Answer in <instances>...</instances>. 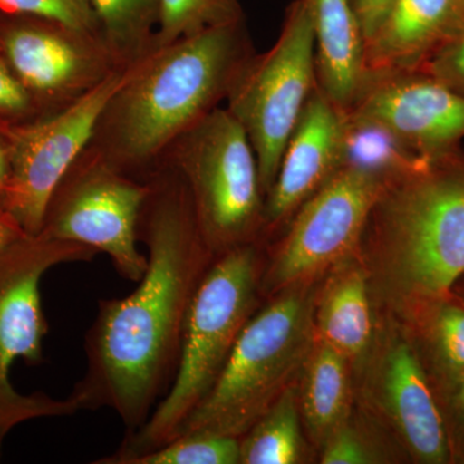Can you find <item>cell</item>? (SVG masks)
Here are the masks:
<instances>
[{
    "label": "cell",
    "mask_w": 464,
    "mask_h": 464,
    "mask_svg": "<svg viewBox=\"0 0 464 464\" xmlns=\"http://www.w3.org/2000/svg\"><path fill=\"white\" fill-rule=\"evenodd\" d=\"M139 221L148 267L127 297L102 299L87 334V371L72 398L81 411L109 408L130 433L149 420L179 365L183 324L215 255L185 182L161 164Z\"/></svg>",
    "instance_id": "1"
},
{
    "label": "cell",
    "mask_w": 464,
    "mask_h": 464,
    "mask_svg": "<svg viewBox=\"0 0 464 464\" xmlns=\"http://www.w3.org/2000/svg\"><path fill=\"white\" fill-rule=\"evenodd\" d=\"M252 53L246 18L152 48L110 97L87 148L149 182L176 140L221 108Z\"/></svg>",
    "instance_id": "2"
},
{
    "label": "cell",
    "mask_w": 464,
    "mask_h": 464,
    "mask_svg": "<svg viewBox=\"0 0 464 464\" xmlns=\"http://www.w3.org/2000/svg\"><path fill=\"white\" fill-rule=\"evenodd\" d=\"M259 261L255 243L215 256L188 307L169 390L139 430L125 433L114 454L94 463L127 464L179 435L215 386L241 331L256 313L262 274Z\"/></svg>",
    "instance_id": "3"
},
{
    "label": "cell",
    "mask_w": 464,
    "mask_h": 464,
    "mask_svg": "<svg viewBox=\"0 0 464 464\" xmlns=\"http://www.w3.org/2000/svg\"><path fill=\"white\" fill-rule=\"evenodd\" d=\"M390 277L414 304L447 298L464 275V151L391 185L372 212Z\"/></svg>",
    "instance_id": "4"
},
{
    "label": "cell",
    "mask_w": 464,
    "mask_h": 464,
    "mask_svg": "<svg viewBox=\"0 0 464 464\" xmlns=\"http://www.w3.org/2000/svg\"><path fill=\"white\" fill-rule=\"evenodd\" d=\"M315 335V310L307 293H286L256 311L215 386L177 436L210 432L243 438L306 366Z\"/></svg>",
    "instance_id": "5"
},
{
    "label": "cell",
    "mask_w": 464,
    "mask_h": 464,
    "mask_svg": "<svg viewBox=\"0 0 464 464\" xmlns=\"http://www.w3.org/2000/svg\"><path fill=\"white\" fill-rule=\"evenodd\" d=\"M161 164L174 168L185 182L213 255L255 243L265 210L257 158L248 134L227 109L213 110L183 133Z\"/></svg>",
    "instance_id": "6"
},
{
    "label": "cell",
    "mask_w": 464,
    "mask_h": 464,
    "mask_svg": "<svg viewBox=\"0 0 464 464\" xmlns=\"http://www.w3.org/2000/svg\"><path fill=\"white\" fill-rule=\"evenodd\" d=\"M315 52L313 3L295 0L274 47L244 61L226 97V109L255 150L265 198L273 188L290 134L316 87Z\"/></svg>",
    "instance_id": "7"
},
{
    "label": "cell",
    "mask_w": 464,
    "mask_h": 464,
    "mask_svg": "<svg viewBox=\"0 0 464 464\" xmlns=\"http://www.w3.org/2000/svg\"><path fill=\"white\" fill-rule=\"evenodd\" d=\"M149 191V182L127 176L85 148L52 192L39 232L105 253L116 273L139 283L148 267L137 243Z\"/></svg>",
    "instance_id": "8"
},
{
    "label": "cell",
    "mask_w": 464,
    "mask_h": 464,
    "mask_svg": "<svg viewBox=\"0 0 464 464\" xmlns=\"http://www.w3.org/2000/svg\"><path fill=\"white\" fill-rule=\"evenodd\" d=\"M0 58L39 118L57 114L123 69L99 36L0 8Z\"/></svg>",
    "instance_id": "9"
},
{
    "label": "cell",
    "mask_w": 464,
    "mask_h": 464,
    "mask_svg": "<svg viewBox=\"0 0 464 464\" xmlns=\"http://www.w3.org/2000/svg\"><path fill=\"white\" fill-rule=\"evenodd\" d=\"M390 188L378 177L341 168L299 207L261 286L280 290L341 261L362 240L372 212Z\"/></svg>",
    "instance_id": "10"
},
{
    "label": "cell",
    "mask_w": 464,
    "mask_h": 464,
    "mask_svg": "<svg viewBox=\"0 0 464 464\" xmlns=\"http://www.w3.org/2000/svg\"><path fill=\"white\" fill-rule=\"evenodd\" d=\"M130 67L116 70L69 108L9 134L11 181L7 210L26 234L41 231L52 192L90 145L101 112L123 84Z\"/></svg>",
    "instance_id": "11"
},
{
    "label": "cell",
    "mask_w": 464,
    "mask_h": 464,
    "mask_svg": "<svg viewBox=\"0 0 464 464\" xmlns=\"http://www.w3.org/2000/svg\"><path fill=\"white\" fill-rule=\"evenodd\" d=\"M346 112L386 125L430 163L464 139V97L420 70L366 75Z\"/></svg>",
    "instance_id": "12"
},
{
    "label": "cell",
    "mask_w": 464,
    "mask_h": 464,
    "mask_svg": "<svg viewBox=\"0 0 464 464\" xmlns=\"http://www.w3.org/2000/svg\"><path fill=\"white\" fill-rule=\"evenodd\" d=\"M96 249L45 235H24L0 248V377L9 378L14 360L43 362L50 331L42 306L41 280L50 268L90 262Z\"/></svg>",
    "instance_id": "13"
},
{
    "label": "cell",
    "mask_w": 464,
    "mask_h": 464,
    "mask_svg": "<svg viewBox=\"0 0 464 464\" xmlns=\"http://www.w3.org/2000/svg\"><path fill=\"white\" fill-rule=\"evenodd\" d=\"M342 112L319 84L290 134L273 188L265 198L264 226L295 215L342 167Z\"/></svg>",
    "instance_id": "14"
},
{
    "label": "cell",
    "mask_w": 464,
    "mask_h": 464,
    "mask_svg": "<svg viewBox=\"0 0 464 464\" xmlns=\"http://www.w3.org/2000/svg\"><path fill=\"white\" fill-rule=\"evenodd\" d=\"M382 392L406 445L424 463L447 462V432L420 360L405 342L387 351Z\"/></svg>",
    "instance_id": "15"
},
{
    "label": "cell",
    "mask_w": 464,
    "mask_h": 464,
    "mask_svg": "<svg viewBox=\"0 0 464 464\" xmlns=\"http://www.w3.org/2000/svg\"><path fill=\"white\" fill-rule=\"evenodd\" d=\"M462 0H393L365 43L366 75L420 70L447 33Z\"/></svg>",
    "instance_id": "16"
},
{
    "label": "cell",
    "mask_w": 464,
    "mask_h": 464,
    "mask_svg": "<svg viewBox=\"0 0 464 464\" xmlns=\"http://www.w3.org/2000/svg\"><path fill=\"white\" fill-rule=\"evenodd\" d=\"M317 84L341 112L353 106L364 79L365 38L350 0H311Z\"/></svg>",
    "instance_id": "17"
},
{
    "label": "cell",
    "mask_w": 464,
    "mask_h": 464,
    "mask_svg": "<svg viewBox=\"0 0 464 464\" xmlns=\"http://www.w3.org/2000/svg\"><path fill=\"white\" fill-rule=\"evenodd\" d=\"M342 167L395 185L431 164L415 154L392 130L365 116L342 112Z\"/></svg>",
    "instance_id": "18"
},
{
    "label": "cell",
    "mask_w": 464,
    "mask_h": 464,
    "mask_svg": "<svg viewBox=\"0 0 464 464\" xmlns=\"http://www.w3.org/2000/svg\"><path fill=\"white\" fill-rule=\"evenodd\" d=\"M347 357L325 342L315 343L302 383V411L317 442L326 441L347 422L350 411Z\"/></svg>",
    "instance_id": "19"
},
{
    "label": "cell",
    "mask_w": 464,
    "mask_h": 464,
    "mask_svg": "<svg viewBox=\"0 0 464 464\" xmlns=\"http://www.w3.org/2000/svg\"><path fill=\"white\" fill-rule=\"evenodd\" d=\"M315 328L319 341L347 359L364 353L373 324L368 284L362 271H347L328 286L315 315Z\"/></svg>",
    "instance_id": "20"
},
{
    "label": "cell",
    "mask_w": 464,
    "mask_h": 464,
    "mask_svg": "<svg viewBox=\"0 0 464 464\" xmlns=\"http://www.w3.org/2000/svg\"><path fill=\"white\" fill-rule=\"evenodd\" d=\"M97 30L119 66L128 67L154 48L161 0H91Z\"/></svg>",
    "instance_id": "21"
},
{
    "label": "cell",
    "mask_w": 464,
    "mask_h": 464,
    "mask_svg": "<svg viewBox=\"0 0 464 464\" xmlns=\"http://www.w3.org/2000/svg\"><path fill=\"white\" fill-rule=\"evenodd\" d=\"M302 453L297 393L289 386L240 439V464L298 463Z\"/></svg>",
    "instance_id": "22"
},
{
    "label": "cell",
    "mask_w": 464,
    "mask_h": 464,
    "mask_svg": "<svg viewBox=\"0 0 464 464\" xmlns=\"http://www.w3.org/2000/svg\"><path fill=\"white\" fill-rule=\"evenodd\" d=\"M244 17L239 0H161V17L154 47H163L210 27Z\"/></svg>",
    "instance_id": "23"
},
{
    "label": "cell",
    "mask_w": 464,
    "mask_h": 464,
    "mask_svg": "<svg viewBox=\"0 0 464 464\" xmlns=\"http://www.w3.org/2000/svg\"><path fill=\"white\" fill-rule=\"evenodd\" d=\"M127 464H240V439L210 432L182 433Z\"/></svg>",
    "instance_id": "24"
},
{
    "label": "cell",
    "mask_w": 464,
    "mask_h": 464,
    "mask_svg": "<svg viewBox=\"0 0 464 464\" xmlns=\"http://www.w3.org/2000/svg\"><path fill=\"white\" fill-rule=\"evenodd\" d=\"M81 411L74 398L57 400L47 393L23 395L12 386L9 378L0 377V453L5 436L17 424L45 417H63Z\"/></svg>",
    "instance_id": "25"
},
{
    "label": "cell",
    "mask_w": 464,
    "mask_h": 464,
    "mask_svg": "<svg viewBox=\"0 0 464 464\" xmlns=\"http://www.w3.org/2000/svg\"><path fill=\"white\" fill-rule=\"evenodd\" d=\"M420 72L464 97V0L447 33L438 43Z\"/></svg>",
    "instance_id": "26"
},
{
    "label": "cell",
    "mask_w": 464,
    "mask_h": 464,
    "mask_svg": "<svg viewBox=\"0 0 464 464\" xmlns=\"http://www.w3.org/2000/svg\"><path fill=\"white\" fill-rule=\"evenodd\" d=\"M0 8L51 18L99 36L91 0H0Z\"/></svg>",
    "instance_id": "27"
},
{
    "label": "cell",
    "mask_w": 464,
    "mask_h": 464,
    "mask_svg": "<svg viewBox=\"0 0 464 464\" xmlns=\"http://www.w3.org/2000/svg\"><path fill=\"white\" fill-rule=\"evenodd\" d=\"M39 119L25 91L0 58V130L12 132Z\"/></svg>",
    "instance_id": "28"
},
{
    "label": "cell",
    "mask_w": 464,
    "mask_h": 464,
    "mask_svg": "<svg viewBox=\"0 0 464 464\" xmlns=\"http://www.w3.org/2000/svg\"><path fill=\"white\" fill-rule=\"evenodd\" d=\"M324 464H366L377 462V456L356 430L347 422L324 442Z\"/></svg>",
    "instance_id": "29"
},
{
    "label": "cell",
    "mask_w": 464,
    "mask_h": 464,
    "mask_svg": "<svg viewBox=\"0 0 464 464\" xmlns=\"http://www.w3.org/2000/svg\"><path fill=\"white\" fill-rule=\"evenodd\" d=\"M441 355L454 371H464V310L442 307L435 324Z\"/></svg>",
    "instance_id": "30"
},
{
    "label": "cell",
    "mask_w": 464,
    "mask_h": 464,
    "mask_svg": "<svg viewBox=\"0 0 464 464\" xmlns=\"http://www.w3.org/2000/svg\"><path fill=\"white\" fill-rule=\"evenodd\" d=\"M365 43L380 27L393 0H350Z\"/></svg>",
    "instance_id": "31"
},
{
    "label": "cell",
    "mask_w": 464,
    "mask_h": 464,
    "mask_svg": "<svg viewBox=\"0 0 464 464\" xmlns=\"http://www.w3.org/2000/svg\"><path fill=\"white\" fill-rule=\"evenodd\" d=\"M9 130H0V212H8L7 200L11 181V142Z\"/></svg>",
    "instance_id": "32"
},
{
    "label": "cell",
    "mask_w": 464,
    "mask_h": 464,
    "mask_svg": "<svg viewBox=\"0 0 464 464\" xmlns=\"http://www.w3.org/2000/svg\"><path fill=\"white\" fill-rule=\"evenodd\" d=\"M26 232L8 212H0V248L24 237Z\"/></svg>",
    "instance_id": "33"
},
{
    "label": "cell",
    "mask_w": 464,
    "mask_h": 464,
    "mask_svg": "<svg viewBox=\"0 0 464 464\" xmlns=\"http://www.w3.org/2000/svg\"><path fill=\"white\" fill-rule=\"evenodd\" d=\"M460 400H462V404L464 408V377L462 381V386H460Z\"/></svg>",
    "instance_id": "34"
}]
</instances>
